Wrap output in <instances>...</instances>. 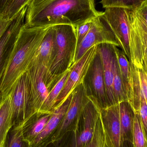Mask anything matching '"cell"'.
I'll list each match as a JSON object with an SVG mask.
<instances>
[{"label":"cell","mask_w":147,"mask_h":147,"mask_svg":"<svg viewBox=\"0 0 147 147\" xmlns=\"http://www.w3.org/2000/svg\"><path fill=\"white\" fill-rule=\"evenodd\" d=\"M25 24L30 27L69 24L74 27L100 15L95 0H29Z\"/></svg>","instance_id":"obj_1"},{"label":"cell","mask_w":147,"mask_h":147,"mask_svg":"<svg viewBox=\"0 0 147 147\" xmlns=\"http://www.w3.org/2000/svg\"><path fill=\"white\" fill-rule=\"evenodd\" d=\"M51 26L23 25L0 83V94L3 97L8 95L17 80L26 72L35 53Z\"/></svg>","instance_id":"obj_2"},{"label":"cell","mask_w":147,"mask_h":147,"mask_svg":"<svg viewBox=\"0 0 147 147\" xmlns=\"http://www.w3.org/2000/svg\"><path fill=\"white\" fill-rule=\"evenodd\" d=\"M56 33L57 52L50 70L48 90L57 82L74 63L77 51L76 31L74 26L59 24L53 26Z\"/></svg>","instance_id":"obj_3"},{"label":"cell","mask_w":147,"mask_h":147,"mask_svg":"<svg viewBox=\"0 0 147 147\" xmlns=\"http://www.w3.org/2000/svg\"><path fill=\"white\" fill-rule=\"evenodd\" d=\"M9 92L11 93L12 126L20 127L34 115L26 72L17 80Z\"/></svg>","instance_id":"obj_4"},{"label":"cell","mask_w":147,"mask_h":147,"mask_svg":"<svg viewBox=\"0 0 147 147\" xmlns=\"http://www.w3.org/2000/svg\"><path fill=\"white\" fill-rule=\"evenodd\" d=\"M130 60L147 74V26L137 20L132 9L128 10Z\"/></svg>","instance_id":"obj_5"},{"label":"cell","mask_w":147,"mask_h":147,"mask_svg":"<svg viewBox=\"0 0 147 147\" xmlns=\"http://www.w3.org/2000/svg\"><path fill=\"white\" fill-rule=\"evenodd\" d=\"M88 98L83 82L72 92L69 106L53 137L51 143L60 140L69 132L76 131L83 109Z\"/></svg>","instance_id":"obj_6"},{"label":"cell","mask_w":147,"mask_h":147,"mask_svg":"<svg viewBox=\"0 0 147 147\" xmlns=\"http://www.w3.org/2000/svg\"><path fill=\"white\" fill-rule=\"evenodd\" d=\"M103 44L120 47L115 34L103 16L102 12L93 19L89 32L79 46L75 55L74 63L90 48L96 45Z\"/></svg>","instance_id":"obj_7"},{"label":"cell","mask_w":147,"mask_h":147,"mask_svg":"<svg viewBox=\"0 0 147 147\" xmlns=\"http://www.w3.org/2000/svg\"><path fill=\"white\" fill-rule=\"evenodd\" d=\"M98 45L90 48L71 67V70L64 86L59 95L54 110L60 107L74 90L84 81L89 67L96 54Z\"/></svg>","instance_id":"obj_8"},{"label":"cell","mask_w":147,"mask_h":147,"mask_svg":"<svg viewBox=\"0 0 147 147\" xmlns=\"http://www.w3.org/2000/svg\"><path fill=\"white\" fill-rule=\"evenodd\" d=\"M128 9L123 7H107L103 12L106 20L118 41L120 47L130 60L129 29Z\"/></svg>","instance_id":"obj_9"},{"label":"cell","mask_w":147,"mask_h":147,"mask_svg":"<svg viewBox=\"0 0 147 147\" xmlns=\"http://www.w3.org/2000/svg\"><path fill=\"white\" fill-rule=\"evenodd\" d=\"M84 106L76 134L77 147H86L90 141L100 115V107L96 98L91 96Z\"/></svg>","instance_id":"obj_10"},{"label":"cell","mask_w":147,"mask_h":147,"mask_svg":"<svg viewBox=\"0 0 147 147\" xmlns=\"http://www.w3.org/2000/svg\"><path fill=\"white\" fill-rule=\"evenodd\" d=\"M83 83L87 96L96 98L100 109L108 107L102 65L98 51L89 67Z\"/></svg>","instance_id":"obj_11"},{"label":"cell","mask_w":147,"mask_h":147,"mask_svg":"<svg viewBox=\"0 0 147 147\" xmlns=\"http://www.w3.org/2000/svg\"><path fill=\"white\" fill-rule=\"evenodd\" d=\"M27 6L23 7L13 20L0 40V83L12 55L19 33L25 24Z\"/></svg>","instance_id":"obj_12"},{"label":"cell","mask_w":147,"mask_h":147,"mask_svg":"<svg viewBox=\"0 0 147 147\" xmlns=\"http://www.w3.org/2000/svg\"><path fill=\"white\" fill-rule=\"evenodd\" d=\"M100 116L107 147H121L119 103L100 109Z\"/></svg>","instance_id":"obj_13"},{"label":"cell","mask_w":147,"mask_h":147,"mask_svg":"<svg viewBox=\"0 0 147 147\" xmlns=\"http://www.w3.org/2000/svg\"><path fill=\"white\" fill-rule=\"evenodd\" d=\"M115 46L114 45L103 44L98 45V48L102 65L108 107L115 104L113 89L114 66L116 58Z\"/></svg>","instance_id":"obj_14"},{"label":"cell","mask_w":147,"mask_h":147,"mask_svg":"<svg viewBox=\"0 0 147 147\" xmlns=\"http://www.w3.org/2000/svg\"><path fill=\"white\" fill-rule=\"evenodd\" d=\"M71 96L72 93L55 110L43 131L30 143V147H46L51 143L53 137L69 106Z\"/></svg>","instance_id":"obj_15"},{"label":"cell","mask_w":147,"mask_h":147,"mask_svg":"<svg viewBox=\"0 0 147 147\" xmlns=\"http://www.w3.org/2000/svg\"><path fill=\"white\" fill-rule=\"evenodd\" d=\"M119 107L122 142L129 141L133 143L134 110L127 100L119 103Z\"/></svg>","instance_id":"obj_16"},{"label":"cell","mask_w":147,"mask_h":147,"mask_svg":"<svg viewBox=\"0 0 147 147\" xmlns=\"http://www.w3.org/2000/svg\"><path fill=\"white\" fill-rule=\"evenodd\" d=\"M52 114L35 113L22 125L24 139L31 143L43 131Z\"/></svg>","instance_id":"obj_17"},{"label":"cell","mask_w":147,"mask_h":147,"mask_svg":"<svg viewBox=\"0 0 147 147\" xmlns=\"http://www.w3.org/2000/svg\"><path fill=\"white\" fill-rule=\"evenodd\" d=\"M141 91L139 69L129 61V74L127 94V100L130 103L135 111H140Z\"/></svg>","instance_id":"obj_18"},{"label":"cell","mask_w":147,"mask_h":147,"mask_svg":"<svg viewBox=\"0 0 147 147\" xmlns=\"http://www.w3.org/2000/svg\"><path fill=\"white\" fill-rule=\"evenodd\" d=\"M11 123V93L3 97L0 103V146H2Z\"/></svg>","instance_id":"obj_19"},{"label":"cell","mask_w":147,"mask_h":147,"mask_svg":"<svg viewBox=\"0 0 147 147\" xmlns=\"http://www.w3.org/2000/svg\"><path fill=\"white\" fill-rule=\"evenodd\" d=\"M71 70V68L64 74L61 78L50 91L38 113L42 114H53L55 111L54 107L57 98L65 84Z\"/></svg>","instance_id":"obj_20"},{"label":"cell","mask_w":147,"mask_h":147,"mask_svg":"<svg viewBox=\"0 0 147 147\" xmlns=\"http://www.w3.org/2000/svg\"><path fill=\"white\" fill-rule=\"evenodd\" d=\"M2 147H30V142L24 139L22 126H12L7 134Z\"/></svg>","instance_id":"obj_21"},{"label":"cell","mask_w":147,"mask_h":147,"mask_svg":"<svg viewBox=\"0 0 147 147\" xmlns=\"http://www.w3.org/2000/svg\"><path fill=\"white\" fill-rule=\"evenodd\" d=\"M113 94L115 103L117 104L124 100H127V96L124 92L122 80L117 58H116L114 66V80L113 84Z\"/></svg>","instance_id":"obj_22"},{"label":"cell","mask_w":147,"mask_h":147,"mask_svg":"<svg viewBox=\"0 0 147 147\" xmlns=\"http://www.w3.org/2000/svg\"><path fill=\"white\" fill-rule=\"evenodd\" d=\"M115 50L122 80L124 92L127 96L129 79V61L125 53L121 50H119L117 47H115Z\"/></svg>","instance_id":"obj_23"},{"label":"cell","mask_w":147,"mask_h":147,"mask_svg":"<svg viewBox=\"0 0 147 147\" xmlns=\"http://www.w3.org/2000/svg\"><path fill=\"white\" fill-rule=\"evenodd\" d=\"M133 129V144L134 147H146L147 141L142 127L140 111H135Z\"/></svg>","instance_id":"obj_24"},{"label":"cell","mask_w":147,"mask_h":147,"mask_svg":"<svg viewBox=\"0 0 147 147\" xmlns=\"http://www.w3.org/2000/svg\"><path fill=\"white\" fill-rule=\"evenodd\" d=\"M86 147H107L100 115L97 122L93 136Z\"/></svg>","instance_id":"obj_25"},{"label":"cell","mask_w":147,"mask_h":147,"mask_svg":"<svg viewBox=\"0 0 147 147\" xmlns=\"http://www.w3.org/2000/svg\"><path fill=\"white\" fill-rule=\"evenodd\" d=\"M144 0H102L100 2L103 8L123 7L134 8L140 5Z\"/></svg>","instance_id":"obj_26"},{"label":"cell","mask_w":147,"mask_h":147,"mask_svg":"<svg viewBox=\"0 0 147 147\" xmlns=\"http://www.w3.org/2000/svg\"><path fill=\"white\" fill-rule=\"evenodd\" d=\"M29 0H12L1 16L7 19H14L17 14L27 5Z\"/></svg>","instance_id":"obj_27"},{"label":"cell","mask_w":147,"mask_h":147,"mask_svg":"<svg viewBox=\"0 0 147 147\" xmlns=\"http://www.w3.org/2000/svg\"><path fill=\"white\" fill-rule=\"evenodd\" d=\"M46 147H77L76 133L69 132L60 140L50 143Z\"/></svg>","instance_id":"obj_28"},{"label":"cell","mask_w":147,"mask_h":147,"mask_svg":"<svg viewBox=\"0 0 147 147\" xmlns=\"http://www.w3.org/2000/svg\"><path fill=\"white\" fill-rule=\"evenodd\" d=\"M94 19H91L82 24H80L74 27L75 31H76V40H77V50L81 41L89 32L92 25Z\"/></svg>","instance_id":"obj_29"},{"label":"cell","mask_w":147,"mask_h":147,"mask_svg":"<svg viewBox=\"0 0 147 147\" xmlns=\"http://www.w3.org/2000/svg\"><path fill=\"white\" fill-rule=\"evenodd\" d=\"M140 113L142 127L147 142V105L142 91H141Z\"/></svg>","instance_id":"obj_30"},{"label":"cell","mask_w":147,"mask_h":147,"mask_svg":"<svg viewBox=\"0 0 147 147\" xmlns=\"http://www.w3.org/2000/svg\"><path fill=\"white\" fill-rule=\"evenodd\" d=\"M139 70L141 91L147 105V74L143 70Z\"/></svg>","instance_id":"obj_31"},{"label":"cell","mask_w":147,"mask_h":147,"mask_svg":"<svg viewBox=\"0 0 147 147\" xmlns=\"http://www.w3.org/2000/svg\"><path fill=\"white\" fill-rule=\"evenodd\" d=\"M13 20V19H6L0 16V40L7 30Z\"/></svg>","instance_id":"obj_32"},{"label":"cell","mask_w":147,"mask_h":147,"mask_svg":"<svg viewBox=\"0 0 147 147\" xmlns=\"http://www.w3.org/2000/svg\"><path fill=\"white\" fill-rule=\"evenodd\" d=\"M12 0H0V16L4 13Z\"/></svg>","instance_id":"obj_33"},{"label":"cell","mask_w":147,"mask_h":147,"mask_svg":"<svg viewBox=\"0 0 147 147\" xmlns=\"http://www.w3.org/2000/svg\"><path fill=\"white\" fill-rule=\"evenodd\" d=\"M121 147H134L133 142L129 141H125L122 142Z\"/></svg>","instance_id":"obj_34"},{"label":"cell","mask_w":147,"mask_h":147,"mask_svg":"<svg viewBox=\"0 0 147 147\" xmlns=\"http://www.w3.org/2000/svg\"><path fill=\"white\" fill-rule=\"evenodd\" d=\"M3 96L0 94V103H1V102L2 101L3 99Z\"/></svg>","instance_id":"obj_35"},{"label":"cell","mask_w":147,"mask_h":147,"mask_svg":"<svg viewBox=\"0 0 147 147\" xmlns=\"http://www.w3.org/2000/svg\"><path fill=\"white\" fill-rule=\"evenodd\" d=\"M0 147H2V146H0Z\"/></svg>","instance_id":"obj_36"},{"label":"cell","mask_w":147,"mask_h":147,"mask_svg":"<svg viewBox=\"0 0 147 147\" xmlns=\"http://www.w3.org/2000/svg\"><path fill=\"white\" fill-rule=\"evenodd\" d=\"M146 147H147V142Z\"/></svg>","instance_id":"obj_37"},{"label":"cell","mask_w":147,"mask_h":147,"mask_svg":"<svg viewBox=\"0 0 147 147\" xmlns=\"http://www.w3.org/2000/svg\"><path fill=\"white\" fill-rule=\"evenodd\" d=\"M147 1V0H144V1Z\"/></svg>","instance_id":"obj_38"}]
</instances>
